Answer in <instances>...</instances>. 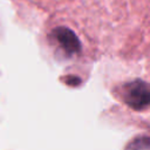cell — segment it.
I'll return each mask as SVG.
<instances>
[{"instance_id":"cell-1","label":"cell","mask_w":150,"mask_h":150,"mask_svg":"<svg viewBox=\"0 0 150 150\" xmlns=\"http://www.w3.org/2000/svg\"><path fill=\"white\" fill-rule=\"evenodd\" d=\"M122 98L134 110H143L150 107V84L142 80L128 82L122 88Z\"/></svg>"},{"instance_id":"cell-2","label":"cell","mask_w":150,"mask_h":150,"mask_svg":"<svg viewBox=\"0 0 150 150\" xmlns=\"http://www.w3.org/2000/svg\"><path fill=\"white\" fill-rule=\"evenodd\" d=\"M52 35L57 42L60 48L69 56L79 54L82 49V45L77 35L67 27H56L53 29Z\"/></svg>"},{"instance_id":"cell-3","label":"cell","mask_w":150,"mask_h":150,"mask_svg":"<svg viewBox=\"0 0 150 150\" xmlns=\"http://www.w3.org/2000/svg\"><path fill=\"white\" fill-rule=\"evenodd\" d=\"M125 150H150V138L149 137H138L135 138L127 146Z\"/></svg>"}]
</instances>
